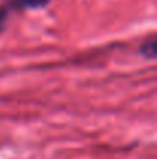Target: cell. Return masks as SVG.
<instances>
[{"instance_id": "obj_1", "label": "cell", "mask_w": 157, "mask_h": 159, "mask_svg": "<svg viewBox=\"0 0 157 159\" xmlns=\"http://www.w3.org/2000/svg\"><path fill=\"white\" fill-rule=\"evenodd\" d=\"M50 0H6L0 6V30L5 25L9 12L15 9H25V8H40L45 6Z\"/></svg>"}]
</instances>
